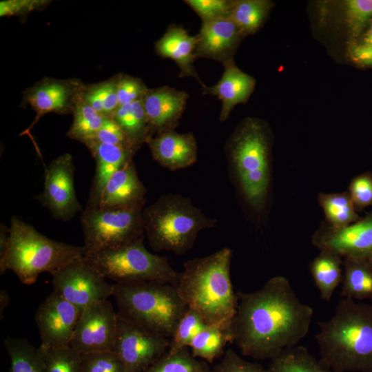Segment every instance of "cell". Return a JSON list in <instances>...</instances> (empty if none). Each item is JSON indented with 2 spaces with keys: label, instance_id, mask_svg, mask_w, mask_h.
Segmentation results:
<instances>
[{
  "label": "cell",
  "instance_id": "6da1fadb",
  "mask_svg": "<svg viewBox=\"0 0 372 372\" xmlns=\"http://www.w3.org/2000/svg\"><path fill=\"white\" fill-rule=\"evenodd\" d=\"M236 293L230 330L243 355L271 360L309 333L313 311L299 300L285 277H272L256 291Z\"/></svg>",
  "mask_w": 372,
  "mask_h": 372
},
{
  "label": "cell",
  "instance_id": "7a4b0ae2",
  "mask_svg": "<svg viewBox=\"0 0 372 372\" xmlns=\"http://www.w3.org/2000/svg\"><path fill=\"white\" fill-rule=\"evenodd\" d=\"M232 251L225 247L183 264L176 288L187 306L208 325L230 330L238 298L230 276Z\"/></svg>",
  "mask_w": 372,
  "mask_h": 372
},
{
  "label": "cell",
  "instance_id": "3957f363",
  "mask_svg": "<svg viewBox=\"0 0 372 372\" xmlns=\"http://www.w3.org/2000/svg\"><path fill=\"white\" fill-rule=\"evenodd\" d=\"M318 326L320 360L332 372H372V304L342 298Z\"/></svg>",
  "mask_w": 372,
  "mask_h": 372
},
{
  "label": "cell",
  "instance_id": "277c9868",
  "mask_svg": "<svg viewBox=\"0 0 372 372\" xmlns=\"http://www.w3.org/2000/svg\"><path fill=\"white\" fill-rule=\"evenodd\" d=\"M83 246L52 240L32 225L12 216L4 273L11 270L25 285L34 283L44 272L52 275L85 256Z\"/></svg>",
  "mask_w": 372,
  "mask_h": 372
},
{
  "label": "cell",
  "instance_id": "5b68a950",
  "mask_svg": "<svg viewBox=\"0 0 372 372\" xmlns=\"http://www.w3.org/2000/svg\"><path fill=\"white\" fill-rule=\"evenodd\" d=\"M112 296L119 317L168 339L188 309L172 285L114 283Z\"/></svg>",
  "mask_w": 372,
  "mask_h": 372
},
{
  "label": "cell",
  "instance_id": "8992f818",
  "mask_svg": "<svg viewBox=\"0 0 372 372\" xmlns=\"http://www.w3.org/2000/svg\"><path fill=\"white\" fill-rule=\"evenodd\" d=\"M145 235L155 251L183 254L193 247L198 233L214 227L216 220L207 217L189 198L161 196L143 209Z\"/></svg>",
  "mask_w": 372,
  "mask_h": 372
},
{
  "label": "cell",
  "instance_id": "52a82bcc",
  "mask_svg": "<svg viewBox=\"0 0 372 372\" xmlns=\"http://www.w3.org/2000/svg\"><path fill=\"white\" fill-rule=\"evenodd\" d=\"M229 156L241 192L256 212L264 208L269 193L271 168L268 132L256 119H247L232 135Z\"/></svg>",
  "mask_w": 372,
  "mask_h": 372
},
{
  "label": "cell",
  "instance_id": "ba28073f",
  "mask_svg": "<svg viewBox=\"0 0 372 372\" xmlns=\"http://www.w3.org/2000/svg\"><path fill=\"white\" fill-rule=\"evenodd\" d=\"M145 236L123 247L85 254V261L105 279L115 283L154 282L176 286L179 272L167 257L149 252Z\"/></svg>",
  "mask_w": 372,
  "mask_h": 372
},
{
  "label": "cell",
  "instance_id": "9c48e42d",
  "mask_svg": "<svg viewBox=\"0 0 372 372\" xmlns=\"http://www.w3.org/2000/svg\"><path fill=\"white\" fill-rule=\"evenodd\" d=\"M143 206L105 208L86 205L81 216L85 254L116 249L145 236Z\"/></svg>",
  "mask_w": 372,
  "mask_h": 372
},
{
  "label": "cell",
  "instance_id": "30bf717a",
  "mask_svg": "<svg viewBox=\"0 0 372 372\" xmlns=\"http://www.w3.org/2000/svg\"><path fill=\"white\" fill-rule=\"evenodd\" d=\"M52 276L53 291L82 310L113 295L114 284H110L84 258L72 262Z\"/></svg>",
  "mask_w": 372,
  "mask_h": 372
},
{
  "label": "cell",
  "instance_id": "8fae6325",
  "mask_svg": "<svg viewBox=\"0 0 372 372\" xmlns=\"http://www.w3.org/2000/svg\"><path fill=\"white\" fill-rule=\"evenodd\" d=\"M74 172L69 153L56 157L45 169L43 190L36 198L56 220L69 221L83 211L76 194Z\"/></svg>",
  "mask_w": 372,
  "mask_h": 372
},
{
  "label": "cell",
  "instance_id": "7c38bea8",
  "mask_svg": "<svg viewBox=\"0 0 372 372\" xmlns=\"http://www.w3.org/2000/svg\"><path fill=\"white\" fill-rule=\"evenodd\" d=\"M114 351L125 372H144L168 349L170 339L154 334L118 316Z\"/></svg>",
  "mask_w": 372,
  "mask_h": 372
},
{
  "label": "cell",
  "instance_id": "4fadbf2b",
  "mask_svg": "<svg viewBox=\"0 0 372 372\" xmlns=\"http://www.w3.org/2000/svg\"><path fill=\"white\" fill-rule=\"evenodd\" d=\"M118 314L109 300L85 307L79 318L70 346L80 354L114 351Z\"/></svg>",
  "mask_w": 372,
  "mask_h": 372
},
{
  "label": "cell",
  "instance_id": "5bb4252c",
  "mask_svg": "<svg viewBox=\"0 0 372 372\" xmlns=\"http://www.w3.org/2000/svg\"><path fill=\"white\" fill-rule=\"evenodd\" d=\"M83 84L79 79H55L45 77L23 92L22 105H27L36 113L34 121L21 135L29 134L44 115L50 113H72L81 95Z\"/></svg>",
  "mask_w": 372,
  "mask_h": 372
},
{
  "label": "cell",
  "instance_id": "9a60e30c",
  "mask_svg": "<svg viewBox=\"0 0 372 372\" xmlns=\"http://www.w3.org/2000/svg\"><path fill=\"white\" fill-rule=\"evenodd\" d=\"M83 310L52 291L39 306L35 322L43 349L70 346Z\"/></svg>",
  "mask_w": 372,
  "mask_h": 372
},
{
  "label": "cell",
  "instance_id": "2e32d148",
  "mask_svg": "<svg viewBox=\"0 0 372 372\" xmlns=\"http://www.w3.org/2000/svg\"><path fill=\"white\" fill-rule=\"evenodd\" d=\"M320 250L334 253L342 258L372 256V211L356 222L341 228L323 225L312 237Z\"/></svg>",
  "mask_w": 372,
  "mask_h": 372
},
{
  "label": "cell",
  "instance_id": "e0dca14e",
  "mask_svg": "<svg viewBox=\"0 0 372 372\" xmlns=\"http://www.w3.org/2000/svg\"><path fill=\"white\" fill-rule=\"evenodd\" d=\"M187 99L185 92L168 86L148 90L143 104L149 138L165 131L174 130L185 109Z\"/></svg>",
  "mask_w": 372,
  "mask_h": 372
},
{
  "label": "cell",
  "instance_id": "ac0fdd59",
  "mask_svg": "<svg viewBox=\"0 0 372 372\" xmlns=\"http://www.w3.org/2000/svg\"><path fill=\"white\" fill-rule=\"evenodd\" d=\"M242 37L239 28L229 17L202 22L196 35V56L223 63L233 59Z\"/></svg>",
  "mask_w": 372,
  "mask_h": 372
},
{
  "label": "cell",
  "instance_id": "d6986e66",
  "mask_svg": "<svg viewBox=\"0 0 372 372\" xmlns=\"http://www.w3.org/2000/svg\"><path fill=\"white\" fill-rule=\"evenodd\" d=\"M146 143L154 159L169 170L186 168L197 161V144L192 133L167 130L149 138Z\"/></svg>",
  "mask_w": 372,
  "mask_h": 372
},
{
  "label": "cell",
  "instance_id": "ffe728a7",
  "mask_svg": "<svg viewBox=\"0 0 372 372\" xmlns=\"http://www.w3.org/2000/svg\"><path fill=\"white\" fill-rule=\"evenodd\" d=\"M147 192L131 159L111 176L94 206L108 208L144 205Z\"/></svg>",
  "mask_w": 372,
  "mask_h": 372
},
{
  "label": "cell",
  "instance_id": "44dd1931",
  "mask_svg": "<svg viewBox=\"0 0 372 372\" xmlns=\"http://www.w3.org/2000/svg\"><path fill=\"white\" fill-rule=\"evenodd\" d=\"M224 72L221 79L214 85L206 86L204 94L216 96L222 102L220 121H225L233 108L238 103H245L255 87V79L240 70L233 59L223 63Z\"/></svg>",
  "mask_w": 372,
  "mask_h": 372
},
{
  "label": "cell",
  "instance_id": "7402d4cb",
  "mask_svg": "<svg viewBox=\"0 0 372 372\" xmlns=\"http://www.w3.org/2000/svg\"><path fill=\"white\" fill-rule=\"evenodd\" d=\"M83 144L89 149L96 163L87 205L96 204L102 191L111 176L136 152L122 146L102 143L93 140Z\"/></svg>",
  "mask_w": 372,
  "mask_h": 372
},
{
  "label": "cell",
  "instance_id": "603a6c76",
  "mask_svg": "<svg viewBox=\"0 0 372 372\" xmlns=\"http://www.w3.org/2000/svg\"><path fill=\"white\" fill-rule=\"evenodd\" d=\"M196 43V35L191 36L181 26L172 25L156 41L155 49L161 57L176 62L180 70L179 76L194 77L205 89L206 85L198 78L194 66L197 59L195 54Z\"/></svg>",
  "mask_w": 372,
  "mask_h": 372
},
{
  "label": "cell",
  "instance_id": "cb8c5ba5",
  "mask_svg": "<svg viewBox=\"0 0 372 372\" xmlns=\"http://www.w3.org/2000/svg\"><path fill=\"white\" fill-rule=\"evenodd\" d=\"M340 296L356 300L372 299V266L367 258H343Z\"/></svg>",
  "mask_w": 372,
  "mask_h": 372
},
{
  "label": "cell",
  "instance_id": "d4e9b609",
  "mask_svg": "<svg viewBox=\"0 0 372 372\" xmlns=\"http://www.w3.org/2000/svg\"><path fill=\"white\" fill-rule=\"evenodd\" d=\"M310 262L309 270L322 300L329 301L343 278L341 256L326 250Z\"/></svg>",
  "mask_w": 372,
  "mask_h": 372
},
{
  "label": "cell",
  "instance_id": "484cf974",
  "mask_svg": "<svg viewBox=\"0 0 372 372\" xmlns=\"http://www.w3.org/2000/svg\"><path fill=\"white\" fill-rule=\"evenodd\" d=\"M112 118L138 148L149 138V126L143 99L118 106Z\"/></svg>",
  "mask_w": 372,
  "mask_h": 372
},
{
  "label": "cell",
  "instance_id": "4316f807",
  "mask_svg": "<svg viewBox=\"0 0 372 372\" xmlns=\"http://www.w3.org/2000/svg\"><path fill=\"white\" fill-rule=\"evenodd\" d=\"M267 372H332L304 347L286 349L271 360Z\"/></svg>",
  "mask_w": 372,
  "mask_h": 372
},
{
  "label": "cell",
  "instance_id": "83f0119b",
  "mask_svg": "<svg viewBox=\"0 0 372 372\" xmlns=\"http://www.w3.org/2000/svg\"><path fill=\"white\" fill-rule=\"evenodd\" d=\"M4 345L10 359V372H45L43 353L24 338H8Z\"/></svg>",
  "mask_w": 372,
  "mask_h": 372
},
{
  "label": "cell",
  "instance_id": "f1b7e54d",
  "mask_svg": "<svg viewBox=\"0 0 372 372\" xmlns=\"http://www.w3.org/2000/svg\"><path fill=\"white\" fill-rule=\"evenodd\" d=\"M229 342H232L231 330L208 325L192 340L189 348L194 357L211 364L223 355Z\"/></svg>",
  "mask_w": 372,
  "mask_h": 372
},
{
  "label": "cell",
  "instance_id": "f546056e",
  "mask_svg": "<svg viewBox=\"0 0 372 372\" xmlns=\"http://www.w3.org/2000/svg\"><path fill=\"white\" fill-rule=\"evenodd\" d=\"M271 6L272 2L266 0L234 1L229 17L243 37L252 34L263 25Z\"/></svg>",
  "mask_w": 372,
  "mask_h": 372
},
{
  "label": "cell",
  "instance_id": "4dcf8cb0",
  "mask_svg": "<svg viewBox=\"0 0 372 372\" xmlns=\"http://www.w3.org/2000/svg\"><path fill=\"white\" fill-rule=\"evenodd\" d=\"M318 202L323 209L327 225L330 227H344L361 218L348 192L320 194Z\"/></svg>",
  "mask_w": 372,
  "mask_h": 372
},
{
  "label": "cell",
  "instance_id": "1f68e13d",
  "mask_svg": "<svg viewBox=\"0 0 372 372\" xmlns=\"http://www.w3.org/2000/svg\"><path fill=\"white\" fill-rule=\"evenodd\" d=\"M117 81L118 74L100 83L84 85L81 98L98 113L112 118L119 106Z\"/></svg>",
  "mask_w": 372,
  "mask_h": 372
},
{
  "label": "cell",
  "instance_id": "d6a6232c",
  "mask_svg": "<svg viewBox=\"0 0 372 372\" xmlns=\"http://www.w3.org/2000/svg\"><path fill=\"white\" fill-rule=\"evenodd\" d=\"M144 372H212L207 362L194 357L189 347L167 350Z\"/></svg>",
  "mask_w": 372,
  "mask_h": 372
},
{
  "label": "cell",
  "instance_id": "836d02e7",
  "mask_svg": "<svg viewBox=\"0 0 372 372\" xmlns=\"http://www.w3.org/2000/svg\"><path fill=\"white\" fill-rule=\"evenodd\" d=\"M72 114L73 121L67 136L82 143L96 134L106 118L87 104L81 95L74 105Z\"/></svg>",
  "mask_w": 372,
  "mask_h": 372
},
{
  "label": "cell",
  "instance_id": "e575fe53",
  "mask_svg": "<svg viewBox=\"0 0 372 372\" xmlns=\"http://www.w3.org/2000/svg\"><path fill=\"white\" fill-rule=\"evenodd\" d=\"M207 326L198 312L188 308L176 327L168 350L189 347L192 340Z\"/></svg>",
  "mask_w": 372,
  "mask_h": 372
},
{
  "label": "cell",
  "instance_id": "d590c367",
  "mask_svg": "<svg viewBox=\"0 0 372 372\" xmlns=\"http://www.w3.org/2000/svg\"><path fill=\"white\" fill-rule=\"evenodd\" d=\"M45 372H81V355L70 346L43 349Z\"/></svg>",
  "mask_w": 372,
  "mask_h": 372
},
{
  "label": "cell",
  "instance_id": "8d00e7d4",
  "mask_svg": "<svg viewBox=\"0 0 372 372\" xmlns=\"http://www.w3.org/2000/svg\"><path fill=\"white\" fill-rule=\"evenodd\" d=\"M345 19L352 41L360 37L372 19V0H348L344 3Z\"/></svg>",
  "mask_w": 372,
  "mask_h": 372
},
{
  "label": "cell",
  "instance_id": "74e56055",
  "mask_svg": "<svg viewBox=\"0 0 372 372\" xmlns=\"http://www.w3.org/2000/svg\"><path fill=\"white\" fill-rule=\"evenodd\" d=\"M81 372H125L122 361L114 351L81 354Z\"/></svg>",
  "mask_w": 372,
  "mask_h": 372
},
{
  "label": "cell",
  "instance_id": "f35d334b",
  "mask_svg": "<svg viewBox=\"0 0 372 372\" xmlns=\"http://www.w3.org/2000/svg\"><path fill=\"white\" fill-rule=\"evenodd\" d=\"M202 22H207L229 17L234 1L231 0H186Z\"/></svg>",
  "mask_w": 372,
  "mask_h": 372
},
{
  "label": "cell",
  "instance_id": "ab89813d",
  "mask_svg": "<svg viewBox=\"0 0 372 372\" xmlns=\"http://www.w3.org/2000/svg\"><path fill=\"white\" fill-rule=\"evenodd\" d=\"M348 193L357 211L372 206V172H366L354 177Z\"/></svg>",
  "mask_w": 372,
  "mask_h": 372
},
{
  "label": "cell",
  "instance_id": "60d3db41",
  "mask_svg": "<svg viewBox=\"0 0 372 372\" xmlns=\"http://www.w3.org/2000/svg\"><path fill=\"white\" fill-rule=\"evenodd\" d=\"M212 372H267L258 362H253L240 357L233 349L228 348L220 362L211 369Z\"/></svg>",
  "mask_w": 372,
  "mask_h": 372
},
{
  "label": "cell",
  "instance_id": "b9f144b4",
  "mask_svg": "<svg viewBox=\"0 0 372 372\" xmlns=\"http://www.w3.org/2000/svg\"><path fill=\"white\" fill-rule=\"evenodd\" d=\"M148 90L141 79L127 74H118L117 93L119 105L142 100Z\"/></svg>",
  "mask_w": 372,
  "mask_h": 372
},
{
  "label": "cell",
  "instance_id": "7bdbcfd3",
  "mask_svg": "<svg viewBox=\"0 0 372 372\" xmlns=\"http://www.w3.org/2000/svg\"><path fill=\"white\" fill-rule=\"evenodd\" d=\"M90 140L122 146L136 152L139 149L132 143L118 125L111 118H105L101 129Z\"/></svg>",
  "mask_w": 372,
  "mask_h": 372
},
{
  "label": "cell",
  "instance_id": "ee69618b",
  "mask_svg": "<svg viewBox=\"0 0 372 372\" xmlns=\"http://www.w3.org/2000/svg\"><path fill=\"white\" fill-rule=\"evenodd\" d=\"M48 3L43 0H3L0 2V16H21L40 9Z\"/></svg>",
  "mask_w": 372,
  "mask_h": 372
},
{
  "label": "cell",
  "instance_id": "f6af8a7d",
  "mask_svg": "<svg viewBox=\"0 0 372 372\" xmlns=\"http://www.w3.org/2000/svg\"><path fill=\"white\" fill-rule=\"evenodd\" d=\"M351 60L362 67H372V45L351 41L348 45Z\"/></svg>",
  "mask_w": 372,
  "mask_h": 372
},
{
  "label": "cell",
  "instance_id": "bcb514c9",
  "mask_svg": "<svg viewBox=\"0 0 372 372\" xmlns=\"http://www.w3.org/2000/svg\"><path fill=\"white\" fill-rule=\"evenodd\" d=\"M9 243V227L5 224L0 225V274L3 275L4 263Z\"/></svg>",
  "mask_w": 372,
  "mask_h": 372
},
{
  "label": "cell",
  "instance_id": "7dc6e473",
  "mask_svg": "<svg viewBox=\"0 0 372 372\" xmlns=\"http://www.w3.org/2000/svg\"><path fill=\"white\" fill-rule=\"evenodd\" d=\"M9 304V295L8 292L4 290L1 289L0 291V315H1V319H2V313L6 309V307Z\"/></svg>",
  "mask_w": 372,
  "mask_h": 372
},
{
  "label": "cell",
  "instance_id": "c3c4849f",
  "mask_svg": "<svg viewBox=\"0 0 372 372\" xmlns=\"http://www.w3.org/2000/svg\"><path fill=\"white\" fill-rule=\"evenodd\" d=\"M361 43L372 45V23L367 30L363 34Z\"/></svg>",
  "mask_w": 372,
  "mask_h": 372
},
{
  "label": "cell",
  "instance_id": "681fc988",
  "mask_svg": "<svg viewBox=\"0 0 372 372\" xmlns=\"http://www.w3.org/2000/svg\"><path fill=\"white\" fill-rule=\"evenodd\" d=\"M368 260H369V262H370V264H371V266H372V256L370 257V258H368Z\"/></svg>",
  "mask_w": 372,
  "mask_h": 372
}]
</instances>
